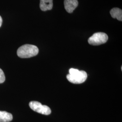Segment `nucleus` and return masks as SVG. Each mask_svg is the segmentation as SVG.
Returning <instances> with one entry per match:
<instances>
[{
  "mask_svg": "<svg viewBox=\"0 0 122 122\" xmlns=\"http://www.w3.org/2000/svg\"><path fill=\"white\" fill-rule=\"evenodd\" d=\"M69 74L66 76V78L71 83L81 84L84 82L87 78V73L84 71H79L77 69L71 68Z\"/></svg>",
  "mask_w": 122,
  "mask_h": 122,
  "instance_id": "f257e3e1",
  "label": "nucleus"
},
{
  "mask_svg": "<svg viewBox=\"0 0 122 122\" xmlns=\"http://www.w3.org/2000/svg\"><path fill=\"white\" fill-rule=\"evenodd\" d=\"M39 52L37 46L31 44H25L18 49V56L23 58H30L36 56Z\"/></svg>",
  "mask_w": 122,
  "mask_h": 122,
  "instance_id": "f03ea898",
  "label": "nucleus"
},
{
  "mask_svg": "<svg viewBox=\"0 0 122 122\" xmlns=\"http://www.w3.org/2000/svg\"><path fill=\"white\" fill-rule=\"evenodd\" d=\"M108 39L107 34L103 32H97L95 33L88 40L89 44L92 45H100L105 43Z\"/></svg>",
  "mask_w": 122,
  "mask_h": 122,
  "instance_id": "7ed1b4c3",
  "label": "nucleus"
},
{
  "mask_svg": "<svg viewBox=\"0 0 122 122\" xmlns=\"http://www.w3.org/2000/svg\"><path fill=\"white\" fill-rule=\"evenodd\" d=\"M29 106L33 110L38 113L46 115H48L51 113V110L49 107L45 105H42L38 101H31L29 103Z\"/></svg>",
  "mask_w": 122,
  "mask_h": 122,
  "instance_id": "20e7f679",
  "label": "nucleus"
},
{
  "mask_svg": "<svg viewBox=\"0 0 122 122\" xmlns=\"http://www.w3.org/2000/svg\"><path fill=\"white\" fill-rule=\"evenodd\" d=\"M64 4L66 11L71 13L78 6V1L77 0H64Z\"/></svg>",
  "mask_w": 122,
  "mask_h": 122,
  "instance_id": "39448f33",
  "label": "nucleus"
},
{
  "mask_svg": "<svg viewBox=\"0 0 122 122\" xmlns=\"http://www.w3.org/2000/svg\"><path fill=\"white\" fill-rule=\"evenodd\" d=\"M40 8L44 11L51 10L52 8V0H40Z\"/></svg>",
  "mask_w": 122,
  "mask_h": 122,
  "instance_id": "423d86ee",
  "label": "nucleus"
},
{
  "mask_svg": "<svg viewBox=\"0 0 122 122\" xmlns=\"http://www.w3.org/2000/svg\"><path fill=\"white\" fill-rule=\"evenodd\" d=\"M13 116L6 111H0V122H9L12 121Z\"/></svg>",
  "mask_w": 122,
  "mask_h": 122,
  "instance_id": "0eeeda50",
  "label": "nucleus"
},
{
  "mask_svg": "<svg viewBox=\"0 0 122 122\" xmlns=\"http://www.w3.org/2000/svg\"><path fill=\"white\" fill-rule=\"evenodd\" d=\"M111 16L113 18H116L119 21L122 20V10L118 8H113L110 11Z\"/></svg>",
  "mask_w": 122,
  "mask_h": 122,
  "instance_id": "6e6552de",
  "label": "nucleus"
},
{
  "mask_svg": "<svg viewBox=\"0 0 122 122\" xmlns=\"http://www.w3.org/2000/svg\"><path fill=\"white\" fill-rule=\"evenodd\" d=\"M4 73L2 69L0 68V83H3L5 81Z\"/></svg>",
  "mask_w": 122,
  "mask_h": 122,
  "instance_id": "1a4fd4ad",
  "label": "nucleus"
},
{
  "mask_svg": "<svg viewBox=\"0 0 122 122\" xmlns=\"http://www.w3.org/2000/svg\"><path fill=\"white\" fill-rule=\"evenodd\" d=\"M2 19L1 17V16L0 15V27L2 25Z\"/></svg>",
  "mask_w": 122,
  "mask_h": 122,
  "instance_id": "9d476101",
  "label": "nucleus"
}]
</instances>
